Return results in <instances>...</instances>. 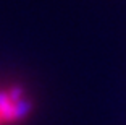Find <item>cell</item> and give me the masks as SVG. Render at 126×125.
Returning a JSON list of instances; mask_svg holds the SVG:
<instances>
[{
    "label": "cell",
    "mask_w": 126,
    "mask_h": 125,
    "mask_svg": "<svg viewBox=\"0 0 126 125\" xmlns=\"http://www.w3.org/2000/svg\"><path fill=\"white\" fill-rule=\"evenodd\" d=\"M8 96H10L11 102H18L24 98V88L21 85H13L10 89H8Z\"/></svg>",
    "instance_id": "obj_3"
},
{
    "label": "cell",
    "mask_w": 126,
    "mask_h": 125,
    "mask_svg": "<svg viewBox=\"0 0 126 125\" xmlns=\"http://www.w3.org/2000/svg\"><path fill=\"white\" fill-rule=\"evenodd\" d=\"M32 110V102L26 98H23L18 102H13V122H19L26 119Z\"/></svg>",
    "instance_id": "obj_2"
},
{
    "label": "cell",
    "mask_w": 126,
    "mask_h": 125,
    "mask_svg": "<svg viewBox=\"0 0 126 125\" xmlns=\"http://www.w3.org/2000/svg\"><path fill=\"white\" fill-rule=\"evenodd\" d=\"M0 117L2 122H13V102L8 96V91H0Z\"/></svg>",
    "instance_id": "obj_1"
},
{
    "label": "cell",
    "mask_w": 126,
    "mask_h": 125,
    "mask_svg": "<svg viewBox=\"0 0 126 125\" xmlns=\"http://www.w3.org/2000/svg\"><path fill=\"white\" fill-rule=\"evenodd\" d=\"M0 122H2V117H0Z\"/></svg>",
    "instance_id": "obj_4"
}]
</instances>
